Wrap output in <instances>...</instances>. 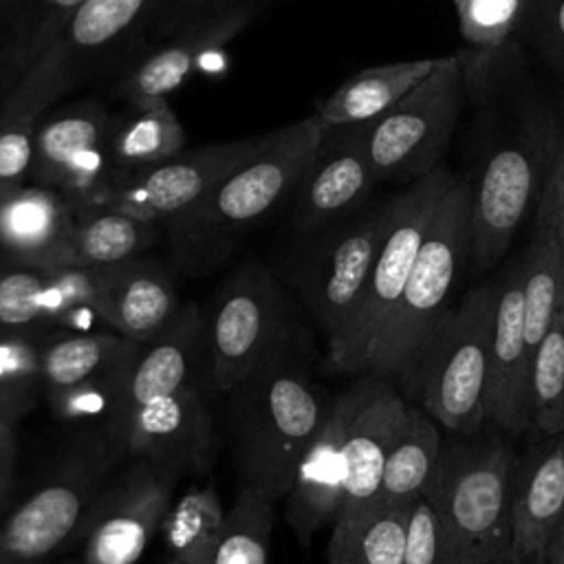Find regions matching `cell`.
<instances>
[{
  "label": "cell",
  "mask_w": 564,
  "mask_h": 564,
  "mask_svg": "<svg viewBox=\"0 0 564 564\" xmlns=\"http://www.w3.org/2000/svg\"><path fill=\"white\" fill-rule=\"evenodd\" d=\"M516 469L511 500L513 564H546V546L564 513V432L549 436Z\"/></svg>",
  "instance_id": "23"
},
{
  "label": "cell",
  "mask_w": 564,
  "mask_h": 564,
  "mask_svg": "<svg viewBox=\"0 0 564 564\" xmlns=\"http://www.w3.org/2000/svg\"><path fill=\"white\" fill-rule=\"evenodd\" d=\"M388 214L386 203L317 231L293 234V242L271 267L322 333L328 357L337 352L357 315Z\"/></svg>",
  "instance_id": "4"
},
{
  "label": "cell",
  "mask_w": 564,
  "mask_h": 564,
  "mask_svg": "<svg viewBox=\"0 0 564 564\" xmlns=\"http://www.w3.org/2000/svg\"><path fill=\"white\" fill-rule=\"evenodd\" d=\"M438 59H410L364 68L341 82L317 106L315 115L324 128L372 121L427 77L438 66Z\"/></svg>",
  "instance_id": "28"
},
{
  "label": "cell",
  "mask_w": 564,
  "mask_h": 564,
  "mask_svg": "<svg viewBox=\"0 0 564 564\" xmlns=\"http://www.w3.org/2000/svg\"><path fill=\"white\" fill-rule=\"evenodd\" d=\"M456 176L436 167L414 181L403 194L388 200V225L372 262L357 315L328 364L339 372L364 375L381 344L403 295L436 205Z\"/></svg>",
  "instance_id": "10"
},
{
  "label": "cell",
  "mask_w": 564,
  "mask_h": 564,
  "mask_svg": "<svg viewBox=\"0 0 564 564\" xmlns=\"http://www.w3.org/2000/svg\"><path fill=\"white\" fill-rule=\"evenodd\" d=\"M516 469L500 438L443 447L423 498L447 533L454 564L509 560Z\"/></svg>",
  "instance_id": "5"
},
{
  "label": "cell",
  "mask_w": 564,
  "mask_h": 564,
  "mask_svg": "<svg viewBox=\"0 0 564 564\" xmlns=\"http://www.w3.org/2000/svg\"><path fill=\"white\" fill-rule=\"evenodd\" d=\"M535 227H538V229H549V231L553 234L557 247H560L562 253H564V203L557 205L555 212H553L544 223H540V225H535Z\"/></svg>",
  "instance_id": "47"
},
{
  "label": "cell",
  "mask_w": 564,
  "mask_h": 564,
  "mask_svg": "<svg viewBox=\"0 0 564 564\" xmlns=\"http://www.w3.org/2000/svg\"><path fill=\"white\" fill-rule=\"evenodd\" d=\"M324 130L313 112L267 132L262 145L200 203L167 220L163 227L172 269L200 278L225 267L236 256L240 240L291 200Z\"/></svg>",
  "instance_id": "2"
},
{
  "label": "cell",
  "mask_w": 564,
  "mask_h": 564,
  "mask_svg": "<svg viewBox=\"0 0 564 564\" xmlns=\"http://www.w3.org/2000/svg\"><path fill=\"white\" fill-rule=\"evenodd\" d=\"M178 474L145 458L121 460L84 524V564H139L172 505Z\"/></svg>",
  "instance_id": "13"
},
{
  "label": "cell",
  "mask_w": 564,
  "mask_h": 564,
  "mask_svg": "<svg viewBox=\"0 0 564 564\" xmlns=\"http://www.w3.org/2000/svg\"><path fill=\"white\" fill-rule=\"evenodd\" d=\"M15 2H18V0H0V22L9 15V11L13 9Z\"/></svg>",
  "instance_id": "48"
},
{
  "label": "cell",
  "mask_w": 564,
  "mask_h": 564,
  "mask_svg": "<svg viewBox=\"0 0 564 564\" xmlns=\"http://www.w3.org/2000/svg\"><path fill=\"white\" fill-rule=\"evenodd\" d=\"M183 150L185 128L170 108L167 97L128 101L123 110L112 112L108 130L112 178L156 165Z\"/></svg>",
  "instance_id": "26"
},
{
  "label": "cell",
  "mask_w": 564,
  "mask_h": 564,
  "mask_svg": "<svg viewBox=\"0 0 564 564\" xmlns=\"http://www.w3.org/2000/svg\"><path fill=\"white\" fill-rule=\"evenodd\" d=\"M57 564H84V557H79V560H64V562H57Z\"/></svg>",
  "instance_id": "49"
},
{
  "label": "cell",
  "mask_w": 564,
  "mask_h": 564,
  "mask_svg": "<svg viewBox=\"0 0 564 564\" xmlns=\"http://www.w3.org/2000/svg\"><path fill=\"white\" fill-rule=\"evenodd\" d=\"M524 333L531 352L546 335L557 308L564 302V253L549 229H538L522 258Z\"/></svg>",
  "instance_id": "33"
},
{
  "label": "cell",
  "mask_w": 564,
  "mask_h": 564,
  "mask_svg": "<svg viewBox=\"0 0 564 564\" xmlns=\"http://www.w3.org/2000/svg\"><path fill=\"white\" fill-rule=\"evenodd\" d=\"M267 134L183 150L156 165L117 176L99 205L165 225L200 203L231 170L251 156Z\"/></svg>",
  "instance_id": "15"
},
{
  "label": "cell",
  "mask_w": 564,
  "mask_h": 564,
  "mask_svg": "<svg viewBox=\"0 0 564 564\" xmlns=\"http://www.w3.org/2000/svg\"><path fill=\"white\" fill-rule=\"evenodd\" d=\"M174 269L137 256L93 269V304L106 330L137 344L156 337L181 311Z\"/></svg>",
  "instance_id": "20"
},
{
  "label": "cell",
  "mask_w": 564,
  "mask_h": 564,
  "mask_svg": "<svg viewBox=\"0 0 564 564\" xmlns=\"http://www.w3.org/2000/svg\"><path fill=\"white\" fill-rule=\"evenodd\" d=\"M557 145L555 126L546 115L487 156L471 187L474 273H485L507 253L533 198L540 200Z\"/></svg>",
  "instance_id": "12"
},
{
  "label": "cell",
  "mask_w": 564,
  "mask_h": 564,
  "mask_svg": "<svg viewBox=\"0 0 564 564\" xmlns=\"http://www.w3.org/2000/svg\"><path fill=\"white\" fill-rule=\"evenodd\" d=\"M463 97V62L447 55L392 108L368 121L366 148L377 181L414 183L441 167Z\"/></svg>",
  "instance_id": "11"
},
{
  "label": "cell",
  "mask_w": 564,
  "mask_h": 564,
  "mask_svg": "<svg viewBox=\"0 0 564 564\" xmlns=\"http://www.w3.org/2000/svg\"><path fill=\"white\" fill-rule=\"evenodd\" d=\"M205 313L194 302L141 344L119 405L101 430L119 460L145 458L183 476L205 474L214 458Z\"/></svg>",
  "instance_id": "1"
},
{
  "label": "cell",
  "mask_w": 564,
  "mask_h": 564,
  "mask_svg": "<svg viewBox=\"0 0 564 564\" xmlns=\"http://www.w3.org/2000/svg\"><path fill=\"white\" fill-rule=\"evenodd\" d=\"M496 289L487 282L449 306L401 381L421 410L458 436L476 434L485 421Z\"/></svg>",
  "instance_id": "8"
},
{
  "label": "cell",
  "mask_w": 564,
  "mask_h": 564,
  "mask_svg": "<svg viewBox=\"0 0 564 564\" xmlns=\"http://www.w3.org/2000/svg\"><path fill=\"white\" fill-rule=\"evenodd\" d=\"M141 344L112 330L53 328L42 337L40 383L42 397L57 394L84 381L123 370L137 359Z\"/></svg>",
  "instance_id": "25"
},
{
  "label": "cell",
  "mask_w": 564,
  "mask_h": 564,
  "mask_svg": "<svg viewBox=\"0 0 564 564\" xmlns=\"http://www.w3.org/2000/svg\"><path fill=\"white\" fill-rule=\"evenodd\" d=\"M101 430L88 427L57 469L0 522V564H44L75 535L119 465Z\"/></svg>",
  "instance_id": "9"
},
{
  "label": "cell",
  "mask_w": 564,
  "mask_h": 564,
  "mask_svg": "<svg viewBox=\"0 0 564 564\" xmlns=\"http://www.w3.org/2000/svg\"><path fill=\"white\" fill-rule=\"evenodd\" d=\"M546 564H564V513L551 533L546 546Z\"/></svg>",
  "instance_id": "46"
},
{
  "label": "cell",
  "mask_w": 564,
  "mask_h": 564,
  "mask_svg": "<svg viewBox=\"0 0 564 564\" xmlns=\"http://www.w3.org/2000/svg\"><path fill=\"white\" fill-rule=\"evenodd\" d=\"M564 203V143L557 145V152L553 156V163H551V170H549V176L544 181V187H542V194H540V200H538V220L535 225L544 223L557 205Z\"/></svg>",
  "instance_id": "43"
},
{
  "label": "cell",
  "mask_w": 564,
  "mask_h": 564,
  "mask_svg": "<svg viewBox=\"0 0 564 564\" xmlns=\"http://www.w3.org/2000/svg\"><path fill=\"white\" fill-rule=\"evenodd\" d=\"M443 452L438 423L414 405H408L386 458L381 487L370 511L410 507L423 496Z\"/></svg>",
  "instance_id": "29"
},
{
  "label": "cell",
  "mask_w": 564,
  "mask_h": 564,
  "mask_svg": "<svg viewBox=\"0 0 564 564\" xmlns=\"http://www.w3.org/2000/svg\"><path fill=\"white\" fill-rule=\"evenodd\" d=\"M471 251V185L454 178L441 196L392 322L364 375L403 381L449 308Z\"/></svg>",
  "instance_id": "7"
},
{
  "label": "cell",
  "mask_w": 564,
  "mask_h": 564,
  "mask_svg": "<svg viewBox=\"0 0 564 564\" xmlns=\"http://www.w3.org/2000/svg\"><path fill=\"white\" fill-rule=\"evenodd\" d=\"M110 119L112 112L95 99L51 106L35 128L29 181L62 192L77 209L99 205L112 178Z\"/></svg>",
  "instance_id": "14"
},
{
  "label": "cell",
  "mask_w": 564,
  "mask_h": 564,
  "mask_svg": "<svg viewBox=\"0 0 564 564\" xmlns=\"http://www.w3.org/2000/svg\"><path fill=\"white\" fill-rule=\"evenodd\" d=\"M403 564H454L447 533L423 496L410 507Z\"/></svg>",
  "instance_id": "39"
},
{
  "label": "cell",
  "mask_w": 564,
  "mask_h": 564,
  "mask_svg": "<svg viewBox=\"0 0 564 564\" xmlns=\"http://www.w3.org/2000/svg\"><path fill=\"white\" fill-rule=\"evenodd\" d=\"M518 31L564 73V0H533Z\"/></svg>",
  "instance_id": "40"
},
{
  "label": "cell",
  "mask_w": 564,
  "mask_h": 564,
  "mask_svg": "<svg viewBox=\"0 0 564 564\" xmlns=\"http://www.w3.org/2000/svg\"><path fill=\"white\" fill-rule=\"evenodd\" d=\"M531 425L544 436L564 432V302L533 350Z\"/></svg>",
  "instance_id": "36"
},
{
  "label": "cell",
  "mask_w": 564,
  "mask_h": 564,
  "mask_svg": "<svg viewBox=\"0 0 564 564\" xmlns=\"http://www.w3.org/2000/svg\"><path fill=\"white\" fill-rule=\"evenodd\" d=\"M53 271L0 260V330H53Z\"/></svg>",
  "instance_id": "35"
},
{
  "label": "cell",
  "mask_w": 564,
  "mask_h": 564,
  "mask_svg": "<svg viewBox=\"0 0 564 564\" xmlns=\"http://www.w3.org/2000/svg\"><path fill=\"white\" fill-rule=\"evenodd\" d=\"M77 207L57 189L22 183L0 203V260L55 267L73 227Z\"/></svg>",
  "instance_id": "24"
},
{
  "label": "cell",
  "mask_w": 564,
  "mask_h": 564,
  "mask_svg": "<svg viewBox=\"0 0 564 564\" xmlns=\"http://www.w3.org/2000/svg\"><path fill=\"white\" fill-rule=\"evenodd\" d=\"M46 333L0 330V383L40 388V348Z\"/></svg>",
  "instance_id": "41"
},
{
  "label": "cell",
  "mask_w": 564,
  "mask_h": 564,
  "mask_svg": "<svg viewBox=\"0 0 564 564\" xmlns=\"http://www.w3.org/2000/svg\"><path fill=\"white\" fill-rule=\"evenodd\" d=\"M223 397L240 487L260 491L273 505L282 502L333 399L313 381L302 350L273 359Z\"/></svg>",
  "instance_id": "3"
},
{
  "label": "cell",
  "mask_w": 564,
  "mask_h": 564,
  "mask_svg": "<svg viewBox=\"0 0 564 564\" xmlns=\"http://www.w3.org/2000/svg\"><path fill=\"white\" fill-rule=\"evenodd\" d=\"M238 2L242 0H159L141 48L167 37L170 33L183 29L189 22L220 13Z\"/></svg>",
  "instance_id": "42"
},
{
  "label": "cell",
  "mask_w": 564,
  "mask_h": 564,
  "mask_svg": "<svg viewBox=\"0 0 564 564\" xmlns=\"http://www.w3.org/2000/svg\"><path fill=\"white\" fill-rule=\"evenodd\" d=\"M159 0H84L37 57L66 90L104 66L123 64L141 48Z\"/></svg>",
  "instance_id": "17"
},
{
  "label": "cell",
  "mask_w": 564,
  "mask_h": 564,
  "mask_svg": "<svg viewBox=\"0 0 564 564\" xmlns=\"http://www.w3.org/2000/svg\"><path fill=\"white\" fill-rule=\"evenodd\" d=\"M18 458V441L13 423H0V500L7 496Z\"/></svg>",
  "instance_id": "45"
},
{
  "label": "cell",
  "mask_w": 564,
  "mask_h": 564,
  "mask_svg": "<svg viewBox=\"0 0 564 564\" xmlns=\"http://www.w3.org/2000/svg\"><path fill=\"white\" fill-rule=\"evenodd\" d=\"M2 196H4V189H0V203H2Z\"/></svg>",
  "instance_id": "50"
},
{
  "label": "cell",
  "mask_w": 564,
  "mask_h": 564,
  "mask_svg": "<svg viewBox=\"0 0 564 564\" xmlns=\"http://www.w3.org/2000/svg\"><path fill=\"white\" fill-rule=\"evenodd\" d=\"M359 399V381L330 401L328 414L302 454L291 487L282 498L286 524L300 542L333 527L346 487V432Z\"/></svg>",
  "instance_id": "19"
},
{
  "label": "cell",
  "mask_w": 564,
  "mask_h": 564,
  "mask_svg": "<svg viewBox=\"0 0 564 564\" xmlns=\"http://www.w3.org/2000/svg\"><path fill=\"white\" fill-rule=\"evenodd\" d=\"M0 101H2V97H0Z\"/></svg>",
  "instance_id": "52"
},
{
  "label": "cell",
  "mask_w": 564,
  "mask_h": 564,
  "mask_svg": "<svg viewBox=\"0 0 564 564\" xmlns=\"http://www.w3.org/2000/svg\"><path fill=\"white\" fill-rule=\"evenodd\" d=\"M44 112L35 99L18 90L0 101V189L7 192L29 181L35 128Z\"/></svg>",
  "instance_id": "37"
},
{
  "label": "cell",
  "mask_w": 564,
  "mask_h": 564,
  "mask_svg": "<svg viewBox=\"0 0 564 564\" xmlns=\"http://www.w3.org/2000/svg\"><path fill=\"white\" fill-rule=\"evenodd\" d=\"M410 507L335 520L326 551L328 564H403Z\"/></svg>",
  "instance_id": "32"
},
{
  "label": "cell",
  "mask_w": 564,
  "mask_h": 564,
  "mask_svg": "<svg viewBox=\"0 0 564 564\" xmlns=\"http://www.w3.org/2000/svg\"><path fill=\"white\" fill-rule=\"evenodd\" d=\"M273 509L267 496L240 487L205 564H269Z\"/></svg>",
  "instance_id": "34"
},
{
  "label": "cell",
  "mask_w": 564,
  "mask_h": 564,
  "mask_svg": "<svg viewBox=\"0 0 564 564\" xmlns=\"http://www.w3.org/2000/svg\"><path fill=\"white\" fill-rule=\"evenodd\" d=\"M531 359L533 352L524 333L520 260L498 280L485 397V421L511 434L531 425Z\"/></svg>",
  "instance_id": "21"
},
{
  "label": "cell",
  "mask_w": 564,
  "mask_h": 564,
  "mask_svg": "<svg viewBox=\"0 0 564 564\" xmlns=\"http://www.w3.org/2000/svg\"><path fill=\"white\" fill-rule=\"evenodd\" d=\"M297 304L275 271L245 258L216 286L207 324L209 372L218 394L273 359L302 350Z\"/></svg>",
  "instance_id": "6"
},
{
  "label": "cell",
  "mask_w": 564,
  "mask_h": 564,
  "mask_svg": "<svg viewBox=\"0 0 564 564\" xmlns=\"http://www.w3.org/2000/svg\"><path fill=\"white\" fill-rule=\"evenodd\" d=\"M84 0H18L0 22V97L51 46Z\"/></svg>",
  "instance_id": "30"
},
{
  "label": "cell",
  "mask_w": 564,
  "mask_h": 564,
  "mask_svg": "<svg viewBox=\"0 0 564 564\" xmlns=\"http://www.w3.org/2000/svg\"><path fill=\"white\" fill-rule=\"evenodd\" d=\"M262 0H242L220 13L200 18L170 33L167 37L139 48L112 84V97L128 101L167 97L200 59L231 42L258 13Z\"/></svg>",
  "instance_id": "18"
},
{
  "label": "cell",
  "mask_w": 564,
  "mask_h": 564,
  "mask_svg": "<svg viewBox=\"0 0 564 564\" xmlns=\"http://www.w3.org/2000/svg\"><path fill=\"white\" fill-rule=\"evenodd\" d=\"M500 564H513V562H511V560H505V562H500Z\"/></svg>",
  "instance_id": "51"
},
{
  "label": "cell",
  "mask_w": 564,
  "mask_h": 564,
  "mask_svg": "<svg viewBox=\"0 0 564 564\" xmlns=\"http://www.w3.org/2000/svg\"><path fill=\"white\" fill-rule=\"evenodd\" d=\"M42 390L29 386L0 383V423H13L35 408Z\"/></svg>",
  "instance_id": "44"
},
{
  "label": "cell",
  "mask_w": 564,
  "mask_h": 564,
  "mask_svg": "<svg viewBox=\"0 0 564 564\" xmlns=\"http://www.w3.org/2000/svg\"><path fill=\"white\" fill-rule=\"evenodd\" d=\"M533 0H454L463 37L480 48H496L516 33Z\"/></svg>",
  "instance_id": "38"
},
{
  "label": "cell",
  "mask_w": 564,
  "mask_h": 564,
  "mask_svg": "<svg viewBox=\"0 0 564 564\" xmlns=\"http://www.w3.org/2000/svg\"><path fill=\"white\" fill-rule=\"evenodd\" d=\"M405 408V399L383 377L361 375L359 399L344 445V500L335 520H355L370 513L381 487L386 458Z\"/></svg>",
  "instance_id": "22"
},
{
  "label": "cell",
  "mask_w": 564,
  "mask_h": 564,
  "mask_svg": "<svg viewBox=\"0 0 564 564\" xmlns=\"http://www.w3.org/2000/svg\"><path fill=\"white\" fill-rule=\"evenodd\" d=\"M366 123L330 126L291 196V229L308 234L361 209L377 176L368 159Z\"/></svg>",
  "instance_id": "16"
},
{
  "label": "cell",
  "mask_w": 564,
  "mask_h": 564,
  "mask_svg": "<svg viewBox=\"0 0 564 564\" xmlns=\"http://www.w3.org/2000/svg\"><path fill=\"white\" fill-rule=\"evenodd\" d=\"M225 516L227 509L212 482L189 487L178 500H172L159 531L165 544V564H205Z\"/></svg>",
  "instance_id": "31"
},
{
  "label": "cell",
  "mask_w": 564,
  "mask_h": 564,
  "mask_svg": "<svg viewBox=\"0 0 564 564\" xmlns=\"http://www.w3.org/2000/svg\"><path fill=\"white\" fill-rule=\"evenodd\" d=\"M156 227L159 225L152 220L108 205L79 207L68 242L55 267L97 269L143 256L159 236Z\"/></svg>",
  "instance_id": "27"
}]
</instances>
